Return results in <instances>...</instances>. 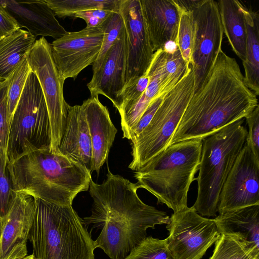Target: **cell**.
<instances>
[{
    "label": "cell",
    "mask_w": 259,
    "mask_h": 259,
    "mask_svg": "<svg viewBox=\"0 0 259 259\" xmlns=\"http://www.w3.org/2000/svg\"><path fill=\"white\" fill-rule=\"evenodd\" d=\"M101 27H85L67 32L50 44L52 57L60 79H75L79 73L96 60L102 44Z\"/></svg>",
    "instance_id": "12"
},
{
    "label": "cell",
    "mask_w": 259,
    "mask_h": 259,
    "mask_svg": "<svg viewBox=\"0 0 259 259\" xmlns=\"http://www.w3.org/2000/svg\"><path fill=\"white\" fill-rule=\"evenodd\" d=\"M244 118L248 126L245 143L259 160V105Z\"/></svg>",
    "instance_id": "34"
},
{
    "label": "cell",
    "mask_w": 259,
    "mask_h": 259,
    "mask_svg": "<svg viewBox=\"0 0 259 259\" xmlns=\"http://www.w3.org/2000/svg\"><path fill=\"white\" fill-rule=\"evenodd\" d=\"M18 28L15 19L0 5V39Z\"/></svg>",
    "instance_id": "37"
},
{
    "label": "cell",
    "mask_w": 259,
    "mask_h": 259,
    "mask_svg": "<svg viewBox=\"0 0 259 259\" xmlns=\"http://www.w3.org/2000/svg\"><path fill=\"white\" fill-rule=\"evenodd\" d=\"M247 37L246 58L242 62L244 81L256 96L259 95V15L246 7L244 9Z\"/></svg>",
    "instance_id": "25"
},
{
    "label": "cell",
    "mask_w": 259,
    "mask_h": 259,
    "mask_svg": "<svg viewBox=\"0 0 259 259\" xmlns=\"http://www.w3.org/2000/svg\"><path fill=\"white\" fill-rule=\"evenodd\" d=\"M59 149L61 153L79 162L92 174V141L81 105H68L66 125Z\"/></svg>",
    "instance_id": "20"
},
{
    "label": "cell",
    "mask_w": 259,
    "mask_h": 259,
    "mask_svg": "<svg viewBox=\"0 0 259 259\" xmlns=\"http://www.w3.org/2000/svg\"><path fill=\"white\" fill-rule=\"evenodd\" d=\"M119 13L123 21L126 37L125 88L145 74L154 52L150 44L140 0H122Z\"/></svg>",
    "instance_id": "14"
},
{
    "label": "cell",
    "mask_w": 259,
    "mask_h": 259,
    "mask_svg": "<svg viewBox=\"0 0 259 259\" xmlns=\"http://www.w3.org/2000/svg\"><path fill=\"white\" fill-rule=\"evenodd\" d=\"M244 121L238 120L202 139L197 194L192 206L202 217H214L218 212L222 188L246 141Z\"/></svg>",
    "instance_id": "6"
},
{
    "label": "cell",
    "mask_w": 259,
    "mask_h": 259,
    "mask_svg": "<svg viewBox=\"0 0 259 259\" xmlns=\"http://www.w3.org/2000/svg\"><path fill=\"white\" fill-rule=\"evenodd\" d=\"M14 191L50 203L72 205L88 191L91 174L79 162L50 148L37 150L9 164Z\"/></svg>",
    "instance_id": "3"
},
{
    "label": "cell",
    "mask_w": 259,
    "mask_h": 259,
    "mask_svg": "<svg viewBox=\"0 0 259 259\" xmlns=\"http://www.w3.org/2000/svg\"><path fill=\"white\" fill-rule=\"evenodd\" d=\"M127 46L125 28L106 54L100 68L93 73L87 87L90 97L102 95L118 110V99L125 85Z\"/></svg>",
    "instance_id": "16"
},
{
    "label": "cell",
    "mask_w": 259,
    "mask_h": 259,
    "mask_svg": "<svg viewBox=\"0 0 259 259\" xmlns=\"http://www.w3.org/2000/svg\"><path fill=\"white\" fill-rule=\"evenodd\" d=\"M166 228L174 259H201L221 235L213 219L200 215L193 206L174 212Z\"/></svg>",
    "instance_id": "11"
},
{
    "label": "cell",
    "mask_w": 259,
    "mask_h": 259,
    "mask_svg": "<svg viewBox=\"0 0 259 259\" xmlns=\"http://www.w3.org/2000/svg\"><path fill=\"white\" fill-rule=\"evenodd\" d=\"M36 41L27 30L18 28L0 39V79H7Z\"/></svg>",
    "instance_id": "23"
},
{
    "label": "cell",
    "mask_w": 259,
    "mask_h": 259,
    "mask_svg": "<svg viewBox=\"0 0 259 259\" xmlns=\"http://www.w3.org/2000/svg\"><path fill=\"white\" fill-rule=\"evenodd\" d=\"M100 27L103 32V38L98 56L93 64V73L100 68L108 52L124 28L122 16L116 12H112Z\"/></svg>",
    "instance_id": "28"
},
{
    "label": "cell",
    "mask_w": 259,
    "mask_h": 259,
    "mask_svg": "<svg viewBox=\"0 0 259 259\" xmlns=\"http://www.w3.org/2000/svg\"><path fill=\"white\" fill-rule=\"evenodd\" d=\"M35 198L28 240L35 259H94L95 241L72 205Z\"/></svg>",
    "instance_id": "5"
},
{
    "label": "cell",
    "mask_w": 259,
    "mask_h": 259,
    "mask_svg": "<svg viewBox=\"0 0 259 259\" xmlns=\"http://www.w3.org/2000/svg\"><path fill=\"white\" fill-rule=\"evenodd\" d=\"M194 88L191 65L180 81L164 96L149 123L131 140L133 159L129 168L138 170L169 146Z\"/></svg>",
    "instance_id": "8"
},
{
    "label": "cell",
    "mask_w": 259,
    "mask_h": 259,
    "mask_svg": "<svg viewBox=\"0 0 259 259\" xmlns=\"http://www.w3.org/2000/svg\"><path fill=\"white\" fill-rule=\"evenodd\" d=\"M9 82V77L6 80L0 81V156L7 162V149L10 123L7 96Z\"/></svg>",
    "instance_id": "32"
},
{
    "label": "cell",
    "mask_w": 259,
    "mask_h": 259,
    "mask_svg": "<svg viewBox=\"0 0 259 259\" xmlns=\"http://www.w3.org/2000/svg\"><path fill=\"white\" fill-rule=\"evenodd\" d=\"M213 220L221 234L234 237L259 248V205L219 213Z\"/></svg>",
    "instance_id": "21"
},
{
    "label": "cell",
    "mask_w": 259,
    "mask_h": 259,
    "mask_svg": "<svg viewBox=\"0 0 259 259\" xmlns=\"http://www.w3.org/2000/svg\"><path fill=\"white\" fill-rule=\"evenodd\" d=\"M2 219L0 217V236H1V228H2Z\"/></svg>",
    "instance_id": "39"
},
{
    "label": "cell",
    "mask_w": 259,
    "mask_h": 259,
    "mask_svg": "<svg viewBox=\"0 0 259 259\" xmlns=\"http://www.w3.org/2000/svg\"><path fill=\"white\" fill-rule=\"evenodd\" d=\"M31 71L30 67L25 57L9 76L7 96L10 122Z\"/></svg>",
    "instance_id": "30"
},
{
    "label": "cell",
    "mask_w": 259,
    "mask_h": 259,
    "mask_svg": "<svg viewBox=\"0 0 259 259\" xmlns=\"http://www.w3.org/2000/svg\"><path fill=\"white\" fill-rule=\"evenodd\" d=\"M2 81V80H1L0 79V81Z\"/></svg>",
    "instance_id": "40"
},
{
    "label": "cell",
    "mask_w": 259,
    "mask_h": 259,
    "mask_svg": "<svg viewBox=\"0 0 259 259\" xmlns=\"http://www.w3.org/2000/svg\"><path fill=\"white\" fill-rule=\"evenodd\" d=\"M258 105L257 96L245 84L236 59L221 50L203 82L190 99L169 146L202 139L244 118Z\"/></svg>",
    "instance_id": "2"
},
{
    "label": "cell",
    "mask_w": 259,
    "mask_h": 259,
    "mask_svg": "<svg viewBox=\"0 0 259 259\" xmlns=\"http://www.w3.org/2000/svg\"><path fill=\"white\" fill-rule=\"evenodd\" d=\"M114 12L102 10L92 9L72 13L68 17L81 18L85 21L87 27H98Z\"/></svg>",
    "instance_id": "35"
},
{
    "label": "cell",
    "mask_w": 259,
    "mask_h": 259,
    "mask_svg": "<svg viewBox=\"0 0 259 259\" xmlns=\"http://www.w3.org/2000/svg\"><path fill=\"white\" fill-rule=\"evenodd\" d=\"M209 259H259V248L234 237L221 234Z\"/></svg>",
    "instance_id": "27"
},
{
    "label": "cell",
    "mask_w": 259,
    "mask_h": 259,
    "mask_svg": "<svg viewBox=\"0 0 259 259\" xmlns=\"http://www.w3.org/2000/svg\"><path fill=\"white\" fill-rule=\"evenodd\" d=\"M191 12L194 35L191 65L194 93L203 82L222 50L224 32L218 2L199 0Z\"/></svg>",
    "instance_id": "10"
},
{
    "label": "cell",
    "mask_w": 259,
    "mask_h": 259,
    "mask_svg": "<svg viewBox=\"0 0 259 259\" xmlns=\"http://www.w3.org/2000/svg\"><path fill=\"white\" fill-rule=\"evenodd\" d=\"M125 259H174L167 238L161 240L146 237L130 252Z\"/></svg>",
    "instance_id": "29"
},
{
    "label": "cell",
    "mask_w": 259,
    "mask_h": 259,
    "mask_svg": "<svg viewBox=\"0 0 259 259\" xmlns=\"http://www.w3.org/2000/svg\"><path fill=\"white\" fill-rule=\"evenodd\" d=\"M89 189L92 214L82 223L85 227L93 224L102 229L95 244L111 259H125L146 237L148 228L169 223L165 212L140 199L135 183L109 169L105 181L98 184L92 179Z\"/></svg>",
    "instance_id": "1"
},
{
    "label": "cell",
    "mask_w": 259,
    "mask_h": 259,
    "mask_svg": "<svg viewBox=\"0 0 259 259\" xmlns=\"http://www.w3.org/2000/svg\"><path fill=\"white\" fill-rule=\"evenodd\" d=\"M0 5L15 19L19 28H26L36 37L40 35L57 39L67 33L46 0H0Z\"/></svg>",
    "instance_id": "17"
},
{
    "label": "cell",
    "mask_w": 259,
    "mask_h": 259,
    "mask_svg": "<svg viewBox=\"0 0 259 259\" xmlns=\"http://www.w3.org/2000/svg\"><path fill=\"white\" fill-rule=\"evenodd\" d=\"M55 16L59 18L92 9H102L119 13L122 0H46Z\"/></svg>",
    "instance_id": "26"
},
{
    "label": "cell",
    "mask_w": 259,
    "mask_h": 259,
    "mask_svg": "<svg viewBox=\"0 0 259 259\" xmlns=\"http://www.w3.org/2000/svg\"><path fill=\"white\" fill-rule=\"evenodd\" d=\"M152 61L160 76L158 97L164 96L170 91L183 78L191 65L184 61L176 46L156 51Z\"/></svg>",
    "instance_id": "24"
},
{
    "label": "cell",
    "mask_w": 259,
    "mask_h": 259,
    "mask_svg": "<svg viewBox=\"0 0 259 259\" xmlns=\"http://www.w3.org/2000/svg\"><path fill=\"white\" fill-rule=\"evenodd\" d=\"M223 32L233 52L244 61L246 58L247 27L245 6L237 0L218 2Z\"/></svg>",
    "instance_id": "22"
},
{
    "label": "cell",
    "mask_w": 259,
    "mask_h": 259,
    "mask_svg": "<svg viewBox=\"0 0 259 259\" xmlns=\"http://www.w3.org/2000/svg\"><path fill=\"white\" fill-rule=\"evenodd\" d=\"M202 140L194 139L168 146L135 172L138 189L143 188L174 212L188 207L187 197L198 170Z\"/></svg>",
    "instance_id": "4"
},
{
    "label": "cell",
    "mask_w": 259,
    "mask_h": 259,
    "mask_svg": "<svg viewBox=\"0 0 259 259\" xmlns=\"http://www.w3.org/2000/svg\"><path fill=\"white\" fill-rule=\"evenodd\" d=\"M51 141L46 101L38 78L31 71L10 121L7 161L11 164L37 150L50 149Z\"/></svg>",
    "instance_id": "7"
},
{
    "label": "cell",
    "mask_w": 259,
    "mask_h": 259,
    "mask_svg": "<svg viewBox=\"0 0 259 259\" xmlns=\"http://www.w3.org/2000/svg\"><path fill=\"white\" fill-rule=\"evenodd\" d=\"M259 205V160L245 143L222 188L219 213Z\"/></svg>",
    "instance_id": "13"
},
{
    "label": "cell",
    "mask_w": 259,
    "mask_h": 259,
    "mask_svg": "<svg viewBox=\"0 0 259 259\" xmlns=\"http://www.w3.org/2000/svg\"><path fill=\"white\" fill-rule=\"evenodd\" d=\"M31 71L36 75L49 115L52 141L50 150L60 153L59 146L67 122L68 107L63 95L64 82L54 62L50 44L44 37L36 40L26 55Z\"/></svg>",
    "instance_id": "9"
},
{
    "label": "cell",
    "mask_w": 259,
    "mask_h": 259,
    "mask_svg": "<svg viewBox=\"0 0 259 259\" xmlns=\"http://www.w3.org/2000/svg\"><path fill=\"white\" fill-rule=\"evenodd\" d=\"M180 21L176 46L185 62L191 63L194 35V23L192 12L179 11Z\"/></svg>",
    "instance_id": "31"
},
{
    "label": "cell",
    "mask_w": 259,
    "mask_h": 259,
    "mask_svg": "<svg viewBox=\"0 0 259 259\" xmlns=\"http://www.w3.org/2000/svg\"><path fill=\"white\" fill-rule=\"evenodd\" d=\"M88 123L92 145V171L98 175L108 158L117 130L113 124L107 108L98 97H90L81 105Z\"/></svg>",
    "instance_id": "19"
},
{
    "label": "cell",
    "mask_w": 259,
    "mask_h": 259,
    "mask_svg": "<svg viewBox=\"0 0 259 259\" xmlns=\"http://www.w3.org/2000/svg\"><path fill=\"white\" fill-rule=\"evenodd\" d=\"M151 47L155 52L170 42L176 45L179 11L173 0H140Z\"/></svg>",
    "instance_id": "18"
},
{
    "label": "cell",
    "mask_w": 259,
    "mask_h": 259,
    "mask_svg": "<svg viewBox=\"0 0 259 259\" xmlns=\"http://www.w3.org/2000/svg\"><path fill=\"white\" fill-rule=\"evenodd\" d=\"M9 163L0 156V217L4 218L8 213L15 198Z\"/></svg>",
    "instance_id": "33"
},
{
    "label": "cell",
    "mask_w": 259,
    "mask_h": 259,
    "mask_svg": "<svg viewBox=\"0 0 259 259\" xmlns=\"http://www.w3.org/2000/svg\"><path fill=\"white\" fill-rule=\"evenodd\" d=\"M164 97L156 98L150 102L136 124L133 127L131 133L130 140L139 135L149 123L162 102Z\"/></svg>",
    "instance_id": "36"
},
{
    "label": "cell",
    "mask_w": 259,
    "mask_h": 259,
    "mask_svg": "<svg viewBox=\"0 0 259 259\" xmlns=\"http://www.w3.org/2000/svg\"><path fill=\"white\" fill-rule=\"evenodd\" d=\"M35 207L34 197L16 193L8 213L2 219L0 259H21L27 255V242Z\"/></svg>",
    "instance_id": "15"
},
{
    "label": "cell",
    "mask_w": 259,
    "mask_h": 259,
    "mask_svg": "<svg viewBox=\"0 0 259 259\" xmlns=\"http://www.w3.org/2000/svg\"><path fill=\"white\" fill-rule=\"evenodd\" d=\"M21 259H35L34 256L32 254L30 255H27L25 257Z\"/></svg>",
    "instance_id": "38"
}]
</instances>
